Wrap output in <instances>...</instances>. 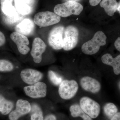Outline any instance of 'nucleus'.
<instances>
[{
	"label": "nucleus",
	"mask_w": 120,
	"mask_h": 120,
	"mask_svg": "<svg viewBox=\"0 0 120 120\" xmlns=\"http://www.w3.org/2000/svg\"><path fill=\"white\" fill-rule=\"evenodd\" d=\"M118 3L116 0H102L100 2V6L105 9L107 15L112 16L117 10Z\"/></svg>",
	"instance_id": "dca6fc26"
},
{
	"label": "nucleus",
	"mask_w": 120,
	"mask_h": 120,
	"mask_svg": "<svg viewBox=\"0 0 120 120\" xmlns=\"http://www.w3.org/2000/svg\"><path fill=\"white\" fill-rule=\"evenodd\" d=\"M120 2L118 3V5H117V10L119 11V13H120Z\"/></svg>",
	"instance_id": "473e14b6"
},
{
	"label": "nucleus",
	"mask_w": 120,
	"mask_h": 120,
	"mask_svg": "<svg viewBox=\"0 0 120 120\" xmlns=\"http://www.w3.org/2000/svg\"><path fill=\"white\" fill-rule=\"evenodd\" d=\"M107 37L101 31L95 34L93 38L82 45V52L87 55H93L98 52L101 46L106 44Z\"/></svg>",
	"instance_id": "f257e3e1"
},
{
	"label": "nucleus",
	"mask_w": 120,
	"mask_h": 120,
	"mask_svg": "<svg viewBox=\"0 0 120 120\" xmlns=\"http://www.w3.org/2000/svg\"><path fill=\"white\" fill-rule=\"evenodd\" d=\"M83 7L82 4L75 1L69 0L56 5L54 7V13L60 17H68L72 15H78L81 13Z\"/></svg>",
	"instance_id": "f03ea898"
},
{
	"label": "nucleus",
	"mask_w": 120,
	"mask_h": 120,
	"mask_svg": "<svg viewBox=\"0 0 120 120\" xmlns=\"http://www.w3.org/2000/svg\"><path fill=\"white\" fill-rule=\"evenodd\" d=\"M12 41L16 45L18 51L23 55H26L30 51L28 46L30 41L27 37L19 32H12L10 35Z\"/></svg>",
	"instance_id": "9d476101"
},
{
	"label": "nucleus",
	"mask_w": 120,
	"mask_h": 120,
	"mask_svg": "<svg viewBox=\"0 0 120 120\" xmlns=\"http://www.w3.org/2000/svg\"><path fill=\"white\" fill-rule=\"evenodd\" d=\"M34 29V24L31 20L24 19L15 27L16 32L24 35H29L33 32Z\"/></svg>",
	"instance_id": "2eb2a0df"
},
{
	"label": "nucleus",
	"mask_w": 120,
	"mask_h": 120,
	"mask_svg": "<svg viewBox=\"0 0 120 120\" xmlns=\"http://www.w3.org/2000/svg\"><path fill=\"white\" fill-rule=\"evenodd\" d=\"M48 75L51 82L56 86L60 85L62 81V78L53 71H49Z\"/></svg>",
	"instance_id": "b1692460"
},
{
	"label": "nucleus",
	"mask_w": 120,
	"mask_h": 120,
	"mask_svg": "<svg viewBox=\"0 0 120 120\" xmlns=\"http://www.w3.org/2000/svg\"><path fill=\"white\" fill-rule=\"evenodd\" d=\"M18 15V13L14 15L11 16H7L6 19V21L8 23H13L15 22H18V21L20 19V16Z\"/></svg>",
	"instance_id": "393cba45"
},
{
	"label": "nucleus",
	"mask_w": 120,
	"mask_h": 120,
	"mask_svg": "<svg viewBox=\"0 0 120 120\" xmlns=\"http://www.w3.org/2000/svg\"><path fill=\"white\" fill-rule=\"evenodd\" d=\"M6 38L4 33L0 31V47L3 46L6 42Z\"/></svg>",
	"instance_id": "a878e982"
},
{
	"label": "nucleus",
	"mask_w": 120,
	"mask_h": 120,
	"mask_svg": "<svg viewBox=\"0 0 120 120\" xmlns=\"http://www.w3.org/2000/svg\"><path fill=\"white\" fill-rule=\"evenodd\" d=\"M13 107V104L7 99L2 95L0 94V113L4 116L10 113Z\"/></svg>",
	"instance_id": "a211bd4d"
},
{
	"label": "nucleus",
	"mask_w": 120,
	"mask_h": 120,
	"mask_svg": "<svg viewBox=\"0 0 120 120\" xmlns=\"http://www.w3.org/2000/svg\"><path fill=\"white\" fill-rule=\"evenodd\" d=\"M71 115L73 117H80L83 120H92V118L85 112L80 105L74 104L71 105L69 108Z\"/></svg>",
	"instance_id": "f3484780"
},
{
	"label": "nucleus",
	"mask_w": 120,
	"mask_h": 120,
	"mask_svg": "<svg viewBox=\"0 0 120 120\" xmlns=\"http://www.w3.org/2000/svg\"><path fill=\"white\" fill-rule=\"evenodd\" d=\"M79 90V85L74 80H64L60 84L58 94L64 100H69L74 97Z\"/></svg>",
	"instance_id": "20e7f679"
},
{
	"label": "nucleus",
	"mask_w": 120,
	"mask_h": 120,
	"mask_svg": "<svg viewBox=\"0 0 120 120\" xmlns=\"http://www.w3.org/2000/svg\"><path fill=\"white\" fill-rule=\"evenodd\" d=\"M81 87L86 91L95 94L101 90V83L97 80L88 76L82 77L80 80Z\"/></svg>",
	"instance_id": "ddd939ff"
},
{
	"label": "nucleus",
	"mask_w": 120,
	"mask_h": 120,
	"mask_svg": "<svg viewBox=\"0 0 120 120\" xmlns=\"http://www.w3.org/2000/svg\"><path fill=\"white\" fill-rule=\"evenodd\" d=\"M101 1V0H89L90 4L92 6L98 5Z\"/></svg>",
	"instance_id": "c85d7f7f"
},
{
	"label": "nucleus",
	"mask_w": 120,
	"mask_h": 120,
	"mask_svg": "<svg viewBox=\"0 0 120 120\" xmlns=\"http://www.w3.org/2000/svg\"><path fill=\"white\" fill-rule=\"evenodd\" d=\"M46 45L42 40L35 38L32 42L30 53L35 63L39 64L42 60V55L45 51Z\"/></svg>",
	"instance_id": "9b49d317"
},
{
	"label": "nucleus",
	"mask_w": 120,
	"mask_h": 120,
	"mask_svg": "<svg viewBox=\"0 0 120 120\" xmlns=\"http://www.w3.org/2000/svg\"><path fill=\"white\" fill-rule=\"evenodd\" d=\"M64 30V26H59L54 27L50 32L48 37V42L53 49L58 50L63 49Z\"/></svg>",
	"instance_id": "0eeeda50"
},
{
	"label": "nucleus",
	"mask_w": 120,
	"mask_h": 120,
	"mask_svg": "<svg viewBox=\"0 0 120 120\" xmlns=\"http://www.w3.org/2000/svg\"><path fill=\"white\" fill-rule=\"evenodd\" d=\"M31 105L28 101L19 99L16 105V109L9 114L8 118L10 120H18L22 116L30 112Z\"/></svg>",
	"instance_id": "1a4fd4ad"
},
{
	"label": "nucleus",
	"mask_w": 120,
	"mask_h": 120,
	"mask_svg": "<svg viewBox=\"0 0 120 120\" xmlns=\"http://www.w3.org/2000/svg\"><path fill=\"white\" fill-rule=\"evenodd\" d=\"M13 68L14 65L11 61L5 59H0V72L11 71Z\"/></svg>",
	"instance_id": "4be33fe9"
},
{
	"label": "nucleus",
	"mask_w": 120,
	"mask_h": 120,
	"mask_svg": "<svg viewBox=\"0 0 120 120\" xmlns=\"http://www.w3.org/2000/svg\"><path fill=\"white\" fill-rule=\"evenodd\" d=\"M24 1L26 4L30 7V5H31L33 4L34 0H24Z\"/></svg>",
	"instance_id": "2f4dec72"
},
{
	"label": "nucleus",
	"mask_w": 120,
	"mask_h": 120,
	"mask_svg": "<svg viewBox=\"0 0 120 120\" xmlns=\"http://www.w3.org/2000/svg\"><path fill=\"white\" fill-rule=\"evenodd\" d=\"M102 62L107 65L111 66L113 68V72L116 75L120 73V55L113 58L111 54L106 53L102 56Z\"/></svg>",
	"instance_id": "4468645a"
},
{
	"label": "nucleus",
	"mask_w": 120,
	"mask_h": 120,
	"mask_svg": "<svg viewBox=\"0 0 120 120\" xmlns=\"http://www.w3.org/2000/svg\"><path fill=\"white\" fill-rule=\"evenodd\" d=\"M13 0H0V4L1 5L8 4H12Z\"/></svg>",
	"instance_id": "7c9ffc66"
},
{
	"label": "nucleus",
	"mask_w": 120,
	"mask_h": 120,
	"mask_svg": "<svg viewBox=\"0 0 120 120\" xmlns=\"http://www.w3.org/2000/svg\"><path fill=\"white\" fill-rule=\"evenodd\" d=\"M1 9L7 16H11L17 14L15 8L12 4H8L1 6Z\"/></svg>",
	"instance_id": "5701e85b"
},
{
	"label": "nucleus",
	"mask_w": 120,
	"mask_h": 120,
	"mask_svg": "<svg viewBox=\"0 0 120 120\" xmlns=\"http://www.w3.org/2000/svg\"><path fill=\"white\" fill-rule=\"evenodd\" d=\"M15 4L17 11L20 15H28L31 12L30 7L26 4L24 0Z\"/></svg>",
	"instance_id": "412c9836"
},
{
	"label": "nucleus",
	"mask_w": 120,
	"mask_h": 120,
	"mask_svg": "<svg viewBox=\"0 0 120 120\" xmlns=\"http://www.w3.org/2000/svg\"><path fill=\"white\" fill-rule=\"evenodd\" d=\"M80 106L84 112L92 119L97 118L100 114L101 106L89 97H84L80 99Z\"/></svg>",
	"instance_id": "423d86ee"
},
{
	"label": "nucleus",
	"mask_w": 120,
	"mask_h": 120,
	"mask_svg": "<svg viewBox=\"0 0 120 120\" xmlns=\"http://www.w3.org/2000/svg\"><path fill=\"white\" fill-rule=\"evenodd\" d=\"M120 37H118V38L114 42V46L116 47V49L118 51H120Z\"/></svg>",
	"instance_id": "bb28decb"
},
{
	"label": "nucleus",
	"mask_w": 120,
	"mask_h": 120,
	"mask_svg": "<svg viewBox=\"0 0 120 120\" xmlns=\"http://www.w3.org/2000/svg\"><path fill=\"white\" fill-rule=\"evenodd\" d=\"M43 120H57V118L53 114H49L47 115Z\"/></svg>",
	"instance_id": "cd10ccee"
},
{
	"label": "nucleus",
	"mask_w": 120,
	"mask_h": 120,
	"mask_svg": "<svg viewBox=\"0 0 120 120\" xmlns=\"http://www.w3.org/2000/svg\"><path fill=\"white\" fill-rule=\"evenodd\" d=\"M31 120H43V114L41 107L36 104L31 106Z\"/></svg>",
	"instance_id": "6ab92c4d"
},
{
	"label": "nucleus",
	"mask_w": 120,
	"mask_h": 120,
	"mask_svg": "<svg viewBox=\"0 0 120 120\" xmlns=\"http://www.w3.org/2000/svg\"><path fill=\"white\" fill-rule=\"evenodd\" d=\"M72 0V1H74V0Z\"/></svg>",
	"instance_id": "72a5a7b5"
},
{
	"label": "nucleus",
	"mask_w": 120,
	"mask_h": 120,
	"mask_svg": "<svg viewBox=\"0 0 120 120\" xmlns=\"http://www.w3.org/2000/svg\"><path fill=\"white\" fill-rule=\"evenodd\" d=\"M63 49L65 51H69L75 47L79 40V31L75 26H69L64 30Z\"/></svg>",
	"instance_id": "39448f33"
},
{
	"label": "nucleus",
	"mask_w": 120,
	"mask_h": 120,
	"mask_svg": "<svg viewBox=\"0 0 120 120\" xmlns=\"http://www.w3.org/2000/svg\"><path fill=\"white\" fill-rule=\"evenodd\" d=\"M103 111L105 116L110 119L118 112V109L115 104L109 102L104 106Z\"/></svg>",
	"instance_id": "aec40b11"
},
{
	"label": "nucleus",
	"mask_w": 120,
	"mask_h": 120,
	"mask_svg": "<svg viewBox=\"0 0 120 120\" xmlns=\"http://www.w3.org/2000/svg\"><path fill=\"white\" fill-rule=\"evenodd\" d=\"M61 17L56 13L49 11L40 12L34 17V23L41 27H45L58 23Z\"/></svg>",
	"instance_id": "7ed1b4c3"
},
{
	"label": "nucleus",
	"mask_w": 120,
	"mask_h": 120,
	"mask_svg": "<svg viewBox=\"0 0 120 120\" xmlns=\"http://www.w3.org/2000/svg\"><path fill=\"white\" fill-rule=\"evenodd\" d=\"M43 76L41 72L33 69H25L20 73V77L22 81L29 85H33L39 82Z\"/></svg>",
	"instance_id": "f8f14e48"
},
{
	"label": "nucleus",
	"mask_w": 120,
	"mask_h": 120,
	"mask_svg": "<svg viewBox=\"0 0 120 120\" xmlns=\"http://www.w3.org/2000/svg\"><path fill=\"white\" fill-rule=\"evenodd\" d=\"M110 120H120V112H117L112 117L110 118Z\"/></svg>",
	"instance_id": "c756f323"
},
{
	"label": "nucleus",
	"mask_w": 120,
	"mask_h": 120,
	"mask_svg": "<svg viewBox=\"0 0 120 120\" xmlns=\"http://www.w3.org/2000/svg\"><path fill=\"white\" fill-rule=\"evenodd\" d=\"M23 90L27 96L33 98H44L47 94V86L43 82H39L33 85L26 86Z\"/></svg>",
	"instance_id": "6e6552de"
}]
</instances>
